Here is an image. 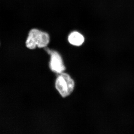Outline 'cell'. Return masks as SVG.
I'll return each instance as SVG.
<instances>
[{
    "mask_svg": "<svg viewBox=\"0 0 134 134\" xmlns=\"http://www.w3.org/2000/svg\"><path fill=\"white\" fill-rule=\"evenodd\" d=\"M50 41L48 34L33 29L29 32L26 42V46L30 49H35L36 47L43 48L47 46Z\"/></svg>",
    "mask_w": 134,
    "mask_h": 134,
    "instance_id": "6da1fadb",
    "label": "cell"
},
{
    "mask_svg": "<svg viewBox=\"0 0 134 134\" xmlns=\"http://www.w3.org/2000/svg\"><path fill=\"white\" fill-rule=\"evenodd\" d=\"M68 41L71 44L74 46L81 45L84 41V38L81 34L77 32H72L68 37Z\"/></svg>",
    "mask_w": 134,
    "mask_h": 134,
    "instance_id": "277c9868",
    "label": "cell"
},
{
    "mask_svg": "<svg viewBox=\"0 0 134 134\" xmlns=\"http://www.w3.org/2000/svg\"><path fill=\"white\" fill-rule=\"evenodd\" d=\"M46 51L50 55V67L53 72L61 74L66 69L61 56L59 54L55 51L47 49Z\"/></svg>",
    "mask_w": 134,
    "mask_h": 134,
    "instance_id": "3957f363",
    "label": "cell"
},
{
    "mask_svg": "<svg viewBox=\"0 0 134 134\" xmlns=\"http://www.w3.org/2000/svg\"><path fill=\"white\" fill-rule=\"evenodd\" d=\"M55 87L62 96L66 97L73 92L75 87L74 81L68 74L63 72L57 77Z\"/></svg>",
    "mask_w": 134,
    "mask_h": 134,
    "instance_id": "7a4b0ae2",
    "label": "cell"
}]
</instances>
